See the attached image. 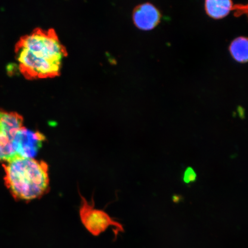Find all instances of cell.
I'll return each instance as SVG.
<instances>
[{"label":"cell","instance_id":"10","mask_svg":"<svg viewBox=\"0 0 248 248\" xmlns=\"http://www.w3.org/2000/svg\"><path fill=\"white\" fill-rule=\"evenodd\" d=\"M238 114H239V116L241 118V119H244L245 117V111L244 110V108L242 107H238Z\"/></svg>","mask_w":248,"mask_h":248},{"label":"cell","instance_id":"7","mask_svg":"<svg viewBox=\"0 0 248 248\" xmlns=\"http://www.w3.org/2000/svg\"><path fill=\"white\" fill-rule=\"evenodd\" d=\"M232 0H205L204 8L206 14L214 19H222L234 10Z\"/></svg>","mask_w":248,"mask_h":248},{"label":"cell","instance_id":"1","mask_svg":"<svg viewBox=\"0 0 248 248\" xmlns=\"http://www.w3.org/2000/svg\"><path fill=\"white\" fill-rule=\"evenodd\" d=\"M18 69L28 80L60 76L67 51L54 29L37 28L15 46Z\"/></svg>","mask_w":248,"mask_h":248},{"label":"cell","instance_id":"5","mask_svg":"<svg viewBox=\"0 0 248 248\" xmlns=\"http://www.w3.org/2000/svg\"><path fill=\"white\" fill-rule=\"evenodd\" d=\"M45 140L42 133L23 126L16 134L12 145L16 157L33 158Z\"/></svg>","mask_w":248,"mask_h":248},{"label":"cell","instance_id":"9","mask_svg":"<svg viewBox=\"0 0 248 248\" xmlns=\"http://www.w3.org/2000/svg\"><path fill=\"white\" fill-rule=\"evenodd\" d=\"M197 178V173L195 172V170L191 168V167H188V168L185 170L184 178H183V179H184L185 184H190L196 181Z\"/></svg>","mask_w":248,"mask_h":248},{"label":"cell","instance_id":"8","mask_svg":"<svg viewBox=\"0 0 248 248\" xmlns=\"http://www.w3.org/2000/svg\"><path fill=\"white\" fill-rule=\"evenodd\" d=\"M248 41L246 37L235 38L229 46L230 53L235 61L239 63H246L248 59Z\"/></svg>","mask_w":248,"mask_h":248},{"label":"cell","instance_id":"2","mask_svg":"<svg viewBox=\"0 0 248 248\" xmlns=\"http://www.w3.org/2000/svg\"><path fill=\"white\" fill-rule=\"evenodd\" d=\"M5 184L16 200L29 202L49 190L48 166L34 158L16 157L4 165Z\"/></svg>","mask_w":248,"mask_h":248},{"label":"cell","instance_id":"4","mask_svg":"<svg viewBox=\"0 0 248 248\" xmlns=\"http://www.w3.org/2000/svg\"><path fill=\"white\" fill-rule=\"evenodd\" d=\"M23 122L20 114L0 109V162H7L16 157L12 142Z\"/></svg>","mask_w":248,"mask_h":248},{"label":"cell","instance_id":"6","mask_svg":"<svg viewBox=\"0 0 248 248\" xmlns=\"http://www.w3.org/2000/svg\"><path fill=\"white\" fill-rule=\"evenodd\" d=\"M161 18L159 9L149 2L138 5L133 12V23L142 31L154 29L160 23Z\"/></svg>","mask_w":248,"mask_h":248},{"label":"cell","instance_id":"3","mask_svg":"<svg viewBox=\"0 0 248 248\" xmlns=\"http://www.w3.org/2000/svg\"><path fill=\"white\" fill-rule=\"evenodd\" d=\"M81 203L79 208L80 220L85 227L91 234L100 235L110 226L115 228L114 233L124 232L122 224L111 218L104 211L95 208L94 202H89L80 194Z\"/></svg>","mask_w":248,"mask_h":248}]
</instances>
